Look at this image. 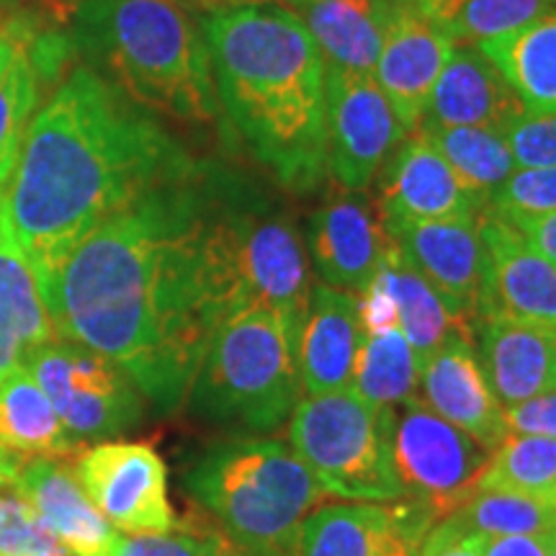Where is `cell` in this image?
<instances>
[{
    "instance_id": "cell-28",
    "label": "cell",
    "mask_w": 556,
    "mask_h": 556,
    "mask_svg": "<svg viewBox=\"0 0 556 556\" xmlns=\"http://www.w3.org/2000/svg\"><path fill=\"white\" fill-rule=\"evenodd\" d=\"M75 441L54 413L50 397L26 366L0 379V454L13 458L65 456Z\"/></svg>"
},
{
    "instance_id": "cell-10",
    "label": "cell",
    "mask_w": 556,
    "mask_h": 556,
    "mask_svg": "<svg viewBox=\"0 0 556 556\" xmlns=\"http://www.w3.org/2000/svg\"><path fill=\"white\" fill-rule=\"evenodd\" d=\"M24 366L45 389L75 443L116 435L142 417L135 381L86 345L54 338L39 345Z\"/></svg>"
},
{
    "instance_id": "cell-44",
    "label": "cell",
    "mask_w": 556,
    "mask_h": 556,
    "mask_svg": "<svg viewBox=\"0 0 556 556\" xmlns=\"http://www.w3.org/2000/svg\"><path fill=\"white\" fill-rule=\"evenodd\" d=\"M212 556H253V554H248V552H242L240 546H235L232 541H229L225 533H222L219 536V541H217V546H214V552H212Z\"/></svg>"
},
{
    "instance_id": "cell-27",
    "label": "cell",
    "mask_w": 556,
    "mask_h": 556,
    "mask_svg": "<svg viewBox=\"0 0 556 556\" xmlns=\"http://www.w3.org/2000/svg\"><path fill=\"white\" fill-rule=\"evenodd\" d=\"M379 276L384 278L389 294L397 304L400 332L413 345V351L426 361L448 338L471 336V325L451 309V304L430 287L428 278L409 263L400 248L389 238V248L381 258Z\"/></svg>"
},
{
    "instance_id": "cell-40",
    "label": "cell",
    "mask_w": 556,
    "mask_h": 556,
    "mask_svg": "<svg viewBox=\"0 0 556 556\" xmlns=\"http://www.w3.org/2000/svg\"><path fill=\"white\" fill-rule=\"evenodd\" d=\"M507 433L541 435L556 441V392L539 394L518 405L505 407Z\"/></svg>"
},
{
    "instance_id": "cell-49",
    "label": "cell",
    "mask_w": 556,
    "mask_h": 556,
    "mask_svg": "<svg viewBox=\"0 0 556 556\" xmlns=\"http://www.w3.org/2000/svg\"><path fill=\"white\" fill-rule=\"evenodd\" d=\"M287 3L291 5V9H296V11H302V9H307V5L312 3V0H287Z\"/></svg>"
},
{
    "instance_id": "cell-37",
    "label": "cell",
    "mask_w": 556,
    "mask_h": 556,
    "mask_svg": "<svg viewBox=\"0 0 556 556\" xmlns=\"http://www.w3.org/2000/svg\"><path fill=\"white\" fill-rule=\"evenodd\" d=\"M219 536V528L178 523L170 531L119 536L111 556H212Z\"/></svg>"
},
{
    "instance_id": "cell-46",
    "label": "cell",
    "mask_w": 556,
    "mask_h": 556,
    "mask_svg": "<svg viewBox=\"0 0 556 556\" xmlns=\"http://www.w3.org/2000/svg\"><path fill=\"white\" fill-rule=\"evenodd\" d=\"M212 3H217L219 9H245V5H263L268 0H212Z\"/></svg>"
},
{
    "instance_id": "cell-23",
    "label": "cell",
    "mask_w": 556,
    "mask_h": 556,
    "mask_svg": "<svg viewBox=\"0 0 556 556\" xmlns=\"http://www.w3.org/2000/svg\"><path fill=\"white\" fill-rule=\"evenodd\" d=\"M523 114L518 96L479 50H454L430 96L426 119L441 127L505 131Z\"/></svg>"
},
{
    "instance_id": "cell-36",
    "label": "cell",
    "mask_w": 556,
    "mask_h": 556,
    "mask_svg": "<svg viewBox=\"0 0 556 556\" xmlns=\"http://www.w3.org/2000/svg\"><path fill=\"white\" fill-rule=\"evenodd\" d=\"M552 212H556V165L516 168L484 206V214L503 219L507 225L544 217Z\"/></svg>"
},
{
    "instance_id": "cell-43",
    "label": "cell",
    "mask_w": 556,
    "mask_h": 556,
    "mask_svg": "<svg viewBox=\"0 0 556 556\" xmlns=\"http://www.w3.org/2000/svg\"><path fill=\"white\" fill-rule=\"evenodd\" d=\"M475 536V533H471ZM482 556H548L544 539L531 536H475Z\"/></svg>"
},
{
    "instance_id": "cell-17",
    "label": "cell",
    "mask_w": 556,
    "mask_h": 556,
    "mask_svg": "<svg viewBox=\"0 0 556 556\" xmlns=\"http://www.w3.org/2000/svg\"><path fill=\"white\" fill-rule=\"evenodd\" d=\"M420 402L467 430L486 451H495L505 441V407L492 394L484 368L479 364L475 338L454 336L422 361Z\"/></svg>"
},
{
    "instance_id": "cell-26",
    "label": "cell",
    "mask_w": 556,
    "mask_h": 556,
    "mask_svg": "<svg viewBox=\"0 0 556 556\" xmlns=\"http://www.w3.org/2000/svg\"><path fill=\"white\" fill-rule=\"evenodd\" d=\"M477 50L500 70L526 114H556V11Z\"/></svg>"
},
{
    "instance_id": "cell-6",
    "label": "cell",
    "mask_w": 556,
    "mask_h": 556,
    "mask_svg": "<svg viewBox=\"0 0 556 556\" xmlns=\"http://www.w3.org/2000/svg\"><path fill=\"white\" fill-rule=\"evenodd\" d=\"M299 338L270 309H245L214 332L191 384L193 409L255 433L281 426L299 405Z\"/></svg>"
},
{
    "instance_id": "cell-5",
    "label": "cell",
    "mask_w": 556,
    "mask_h": 556,
    "mask_svg": "<svg viewBox=\"0 0 556 556\" xmlns=\"http://www.w3.org/2000/svg\"><path fill=\"white\" fill-rule=\"evenodd\" d=\"M186 484L219 531L253 556H299L304 520L325 495L302 458L274 438L208 448Z\"/></svg>"
},
{
    "instance_id": "cell-48",
    "label": "cell",
    "mask_w": 556,
    "mask_h": 556,
    "mask_svg": "<svg viewBox=\"0 0 556 556\" xmlns=\"http://www.w3.org/2000/svg\"><path fill=\"white\" fill-rule=\"evenodd\" d=\"M544 544H546L548 556H556V533H552V536L544 539Z\"/></svg>"
},
{
    "instance_id": "cell-4",
    "label": "cell",
    "mask_w": 556,
    "mask_h": 556,
    "mask_svg": "<svg viewBox=\"0 0 556 556\" xmlns=\"http://www.w3.org/2000/svg\"><path fill=\"white\" fill-rule=\"evenodd\" d=\"M70 16L88 67L139 106L191 122L217 116L206 39L176 0H80Z\"/></svg>"
},
{
    "instance_id": "cell-15",
    "label": "cell",
    "mask_w": 556,
    "mask_h": 556,
    "mask_svg": "<svg viewBox=\"0 0 556 556\" xmlns=\"http://www.w3.org/2000/svg\"><path fill=\"white\" fill-rule=\"evenodd\" d=\"M451 54L454 39L430 24L413 0H400L374 67V80L407 135L426 119L430 96Z\"/></svg>"
},
{
    "instance_id": "cell-8",
    "label": "cell",
    "mask_w": 556,
    "mask_h": 556,
    "mask_svg": "<svg viewBox=\"0 0 556 556\" xmlns=\"http://www.w3.org/2000/svg\"><path fill=\"white\" fill-rule=\"evenodd\" d=\"M214 229L235 315L255 307L278 312L299 338L312 281L294 225L276 214L214 212Z\"/></svg>"
},
{
    "instance_id": "cell-30",
    "label": "cell",
    "mask_w": 556,
    "mask_h": 556,
    "mask_svg": "<svg viewBox=\"0 0 556 556\" xmlns=\"http://www.w3.org/2000/svg\"><path fill=\"white\" fill-rule=\"evenodd\" d=\"M415 9L448 39L482 41L505 37L556 11L548 0H413Z\"/></svg>"
},
{
    "instance_id": "cell-38",
    "label": "cell",
    "mask_w": 556,
    "mask_h": 556,
    "mask_svg": "<svg viewBox=\"0 0 556 556\" xmlns=\"http://www.w3.org/2000/svg\"><path fill=\"white\" fill-rule=\"evenodd\" d=\"M518 168L556 165V114H520L505 131Z\"/></svg>"
},
{
    "instance_id": "cell-1",
    "label": "cell",
    "mask_w": 556,
    "mask_h": 556,
    "mask_svg": "<svg viewBox=\"0 0 556 556\" xmlns=\"http://www.w3.org/2000/svg\"><path fill=\"white\" fill-rule=\"evenodd\" d=\"M189 178L116 212L41 283L58 336L101 353L163 409L191 392L214 332L235 315L214 208Z\"/></svg>"
},
{
    "instance_id": "cell-29",
    "label": "cell",
    "mask_w": 556,
    "mask_h": 556,
    "mask_svg": "<svg viewBox=\"0 0 556 556\" xmlns=\"http://www.w3.org/2000/svg\"><path fill=\"white\" fill-rule=\"evenodd\" d=\"M415 131L451 165L462 184L486 206L500 186L518 168L503 131L479 127H441L422 122Z\"/></svg>"
},
{
    "instance_id": "cell-11",
    "label": "cell",
    "mask_w": 556,
    "mask_h": 556,
    "mask_svg": "<svg viewBox=\"0 0 556 556\" xmlns=\"http://www.w3.org/2000/svg\"><path fill=\"white\" fill-rule=\"evenodd\" d=\"M73 471L116 531L160 533L178 526L168 497V469L148 443H99L75 458Z\"/></svg>"
},
{
    "instance_id": "cell-13",
    "label": "cell",
    "mask_w": 556,
    "mask_h": 556,
    "mask_svg": "<svg viewBox=\"0 0 556 556\" xmlns=\"http://www.w3.org/2000/svg\"><path fill=\"white\" fill-rule=\"evenodd\" d=\"M479 222L482 217L381 222L400 253L471 328L482 315L484 294V242Z\"/></svg>"
},
{
    "instance_id": "cell-19",
    "label": "cell",
    "mask_w": 556,
    "mask_h": 556,
    "mask_svg": "<svg viewBox=\"0 0 556 556\" xmlns=\"http://www.w3.org/2000/svg\"><path fill=\"white\" fill-rule=\"evenodd\" d=\"M484 204L420 131L402 144L381 186V222H438L482 217Z\"/></svg>"
},
{
    "instance_id": "cell-25",
    "label": "cell",
    "mask_w": 556,
    "mask_h": 556,
    "mask_svg": "<svg viewBox=\"0 0 556 556\" xmlns=\"http://www.w3.org/2000/svg\"><path fill=\"white\" fill-rule=\"evenodd\" d=\"M400 0H312L302 9L304 26L328 67L374 75L387 29Z\"/></svg>"
},
{
    "instance_id": "cell-50",
    "label": "cell",
    "mask_w": 556,
    "mask_h": 556,
    "mask_svg": "<svg viewBox=\"0 0 556 556\" xmlns=\"http://www.w3.org/2000/svg\"><path fill=\"white\" fill-rule=\"evenodd\" d=\"M548 3H552V5H554V9H556V0H548Z\"/></svg>"
},
{
    "instance_id": "cell-21",
    "label": "cell",
    "mask_w": 556,
    "mask_h": 556,
    "mask_svg": "<svg viewBox=\"0 0 556 556\" xmlns=\"http://www.w3.org/2000/svg\"><path fill=\"white\" fill-rule=\"evenodd\" d=\"M361 343L364 330L356 296L328 283L312 289L309 312L296 343L299 381L304 392L315 397L351 389Z\"/></svg>"
},
{
    "instance_id": "cell-31",
    "label": "cell",
    "mask_w": 556,
    "mask_h": 556,
    "mask_svg": "<svg viewBox=\"0 0 556 556\" xmlns=\"http://www.w3.org/2000/svg\"><path fill=\"white\" fill-rule=\"evenodd\" d=\"M422 361L400 330L364 336L351 389L374 407L397 409L415 400Z\"/></svg>"
},
{
    "instance_id": "cell-20",
    "label": "cell",
    "mask_w": 556,
    "mask_h": 556,
    "mask_svg": "<svg viewBox=\"0 0 556 556\" xmlns=\"http://www.w3.org/2000/svg\"><path fill=\"white\" fill-rule=\"evenodd\" d=\"M477 356L503 407L556 392V328L510 317L477 323Z\"/></svg>"
},
{
    "instance_id": "cell-41",
    "label": "cell",
    "mask_w": 556,
    "mask_h": 556,
    "mask_svg": "<svg viewBox=\"0 0 556 556\" xmlns=\"http://www.w3.org/2000/svg\"><path fill=\"white\" fill-rule=\"evenodd\" d=\"M417 556H482L475 536L456 520L443 518L422 539Z\"/></svg>"
},
{
    "instance_id": "cell-16",
    "label": "cell",
    "mask_w": 556,
    "mask_h": 556,
    "mask_svg": "<svg viewBox=\"0 0 556 556\" xmlns=\"http://www.w3.org/2000/svg\"><path fill=\"white\" fill-rule=\"evenodd\" d=\"M482 317H510L556 328V263L523 240L507 222L482 214Z\"/></svg>"
},
{
    "instance_id": "cell-12",
    "label": "cell",
    "mask_w": 556,
    "mask_h": 556,
    "mask_svg": "<svg viewBox=\"0 0 556 556\" xmlns=\"http://www.w3.org/2000/svg\"><path fill=\"white\" fill-rule=\"evenodd\" d=\"M325 124H328V173L345 191H364L402 129L374 75L328 67L325 75Z\"/></svg>"
},
{
    "instance_id": "cell-14",
    "label": "cell",
    "mask_w": 556,
    "mask_h": 556,
    "mask_svg": "<svg viewBox=\"0 0 556 556\" xmlns=\"http://www.w3.org/2000/svg\"><path fill=\"white\" fill-rule=\"evenodd\" d=\"M435 518L409 503H336L309 513L299 556H417Z\"/></svg>"
},
{
    "instance_id": "cell-35",
    "label": "cell",
    "mask_w": 556,
    "mask_h": 556,
    "mask_svg": "<svg viewBox=\"0 0 556 556\" xmlns=\"http://www.w3.org/2000/svg\"><path fill=\"white\" fill-rule=\"evenodd\" d=\"M0 556H70L9 477H0Z\"/></svg>"
},
{
    "instance_id": "cell-34",
    "label": "cell",
    "mask_w": 556,
    "mask_h": 556,
    "mask_svg": "<svg viewBox=\"0 0 556 556\" xmlns=\"http://www.w3.org/2000/svg\"><path fill=\"white\" fill-rule=\"evenodd\" d=\"M479 490H510L556 500V441L510 433L492 451Z\"/></svg>"
},
{
    "instance_id": "cell-24",
    "label": "cell",
    "mask_w": 556,
    "mask_h": 556,
    "mask_svg": "<svg viewBox=\"0 0 556 556\" xmlns=\"http://www.w3.org/2000/svg\"><path fill=\"white\" fill-rule=\"evenodd\" d=\"M60 338L39 276L13 242L0 208V379L24 366L39 345Z\"/></svg>"
},
{
    "instance_id": "cell-9",
    "label": "cell",
    "mask_w": 556,
    "mask_h": 556,
    "mask_svg": "<svg viewBox=\"0 0 556 556\" xmlns=\"http://www.w3.org/2000/svg\"><path fill=\"white\" fill-rule=\"evenodd\" d=\"M486 451L467 430L443 420L420 400H409L402 413L394 409L392 462L402 492L438 520L448 518L479 490Z\"/></svg>"
},
{
    "instance_id": "cell-2",
    "label": "cell",
    "mask_w": 556,
    "mask_h": 556,
    "mask_svg": "<svg viewBox=\"0 0 556 556\" xmlns=\"http://www.w3.org/2000/svg\"><path fill=\"white\" fill-rule=\"evenodd\" d=\"M189 176V157L148 109L80 65L31 119L16 170L0 186V208L45 283L109 217Z\"/></svg>"
},
{
    "instance_id": "cell-7",
    "label": "cell",
    "mask_w": 556,
    "mask_h": 556,
    "mask_svg": "<svg viewBox=\"0 0 556 556\" xmlns=\"http://www.w3.org/2000/svg\"><path fill=\"white\" fill-rule=\"evenodd\" d=\"M394 409L374 407L353 389L299 400L289 443L328 495L353 503L405 497L392 462Z\"/></svg>"
},
{
    "instance_id": "cell-22",
    "label": "cell",
    "mask_w": 556,
    "mask_h": 556,
    "mask_svg": "<svg viewBox=\"0 0 556 556\" xmlns=\"http://www.w3.org/2000/svg\"><path fill=\"white\" fill-rule=\"evenodd\" d=\"M389 248L374 208L358 197L328 201L309 219V250L319 278L332 289L361 291Z\"/></svg>"
},
{
    "instance_id": "cell-39",
    "label": "cell",
    "mask_w": 556,
    "mask_h": 556,
    "mask_svg": "<svg viewBox=\"0 0 556 556\" xmlns=\"http://www.w3.org/2000/svg\"><path fill=\"white\" fill-rule=\"evenodd\" d=\"M358 323L364 336H381V332L400 330V315L397 304H394L392 294H389L384 278L379 270L374 274L371 281L358 291Z\"/></svg>"
},
{
    "instance_id": "cell-3",
    "label": "cell",
    "mask_w": 556,
    "mask_h": 556,
    "mask_svg": "<svg viewBox=\"0 0 556 556\" xmlns=\"http://www.w3.org/2000/svg\"><path fill=\"white\" fill-rule=\"evenodd\" d=\"M214 86L229 122L291 191H312L328 173V62L289 9H217L204 21Z\"/></svg>"
},
{
    "instance_id": "cell-42",
    "label": "cell",
    "mask_w": 556,
    "mask_h": 556,
    "mask_svg": "<svg viewBox=\"0 0 556 556\" xmlns=\"http://www.w3.org/2000/svg\"><path fill=\"white\" fill-rule=\"evenodd\" d=\"M513 227L523 235V240L536 253L546 255L548 261L556 263V212L544 214V217L513 222Z\"/></svg>"
},
{
    "instance_id": "cell-45",
    "label": "cell",
    "mask_w": 556,
    "mask_h": 556,
    "mask_svg": "<svg viewBox=\"0 0 556 556\" xmlns=\"http://www.w3.org/2000/svg\"><path fill=\"white\" fill-rule=\"evenodd\" d=\"M18 39L21 37H13V34H9V31H0V65H5V62H9L13 50H16Z\"/></svg>"
},
{
    "instance_id": "cell-18",
    "label": "cell",
    "mask_w": 556,
    "mask_h": 556,
    "mask_svg": "<svg viewBox=\"0 0 556 556\" xmlns=\"http://www.w3.org/2000/svg\"><path fill=\"white\" fill-rule=\"evenodd\" d=\"M29 500L47 531L70 556H111L122 533L96 510L73 467L60 456H34L3 471Z\"/></svg>"
},
{
    "instance_id": "cell-33",
    "label": "cell",
    "mask_w": 556,
    "mask_h": 556,
    "mask_svg": "<svg viewBox=\"0 0 556 556\" xmlns=\"http://www.w3.org/2000/svg\"><path fill=\"white\" fill-rule=\"evenodd\" d=\"M39 58L18 39L16 50L0 65V186L16 170L21 144L39 101Z\"/></svg>"
},
{
    "instance_id": "cell-47",
    "label": "cell",
    "mask_w": 556,
    "mask_h": 556,
    "mask_svg": "<svg viewBox=\"0 0 556 556\" xmlns=\"http://www.w3.org/2000/svg\"><path fill=\"white\" fill-rule=\"evenodd\" d=\"M54 3L60 5L62 13H73V9L80 3V0H54Z\"/></svg>"
},
{
    "instance_id": "cell-32",
    "label": "cell",
    "mask_w": 556,
    "mask_h": 556,
    "mask_svg": "<svg viewBox=\"0 0 556 556\" xmlns=\"http://www.w3.org/2000/svg\"><path fill=\"white\" fill-rule=\"evenodd\" d=\"M448 518L475 536L548 539L556 533V500L510 490H477Z\"/></svg>"
}]
</instances>
